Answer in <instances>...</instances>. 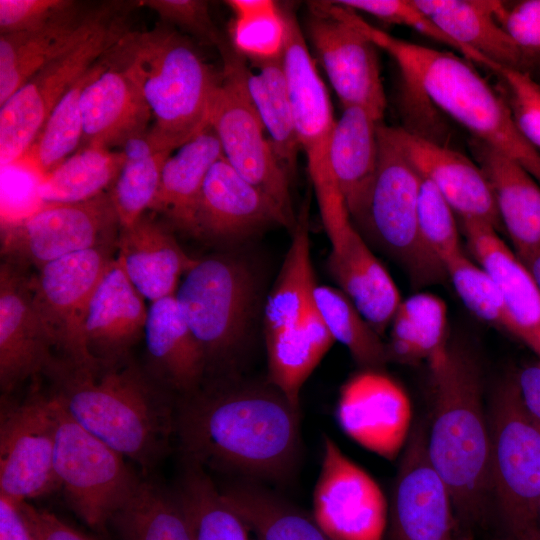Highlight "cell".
Masks as SVG:
<instances>
[{
	"instance_id": "cell-1",
	"label": "cell",
	"mask_w": 540,
	"mask_h": 540,
	"mask_svg": "<svg viewBox=\"0 0 540 540\" xmlns=\"http://www.w3.org/2000/svg\"><path fill=\"white\" fill-rule=\"evenodd\" d=\"M175 439L182 462L206 471L285 480L299 460L300 408L268 381L206 379L177 398Z\"/></svg>"
},
{
	"instance_id": "cell-2",
	"label": "cell",
	"mask_w": 540,
	"mask_h": 540,
	"mask_svg": "<svg viewBox=\"0 0 540 540\" xmlns=\"http://www.w3.org/2000/svg\"><path fill=\"white\" fill-rule=\"evenodd\" d=\"M46 375L63 411L145 474L169 452L177 397L128 356L87 366L57 358Z\"/></svg>"
},
{
	"instance_id": "cell-3",
	"label": "cell",
	"mask_w": 540,
	"mask_h": 540,
	"mask_svg": "<svg viewBox=\"0 0 540 540\" xmlns=\"http://www.w3.org/2000/svg\"><path fill=\"white\" fill-rule=\"evenodd\" d=\"M428 366L433 391L428 457L450 493L456 520L470 525L481 519L492 495L480 366L470 350L456 344H448Z\"/></svg>"
},
{
	"instance_id": "cell-4",
	"label": "cell",
	"mask_w": 540,
	"mask_h": 540,
	"mask_svg": "<svg viewBox=\"0 0 540 540\" xmlns=\"http://www.w3.org/2000/svg\"><path fill=\"white\" fill-rule=\"evenodd\" d=\"M346 18L397 64L406 92L433 103L540 183V152L518 129L505 98L465 58L399 39L345 8Z\"/></svg>"
},
{
	"instance_id": "cell-5",
	"label": "cell",
	"mask_w": 540,
	"mask_h": 540,
	"mask_svg": "<svg viewBox=\"0 0 540 540\" xmlns=\"http://www.w3.org/2000/svg\"><path fill=\"white\" fill-rule=\"evenodd\" d=\"M139 86L151 112L150 141L174 151L208 125L219 73L192 42L164 23L127 31L110 50Z\"/></svg>"
},
{
	"instance_id": "cell-6",
	"label": "cell",
	"mask_w": 540,
	"mask_h": 540,
	"mask_svg": "<svg viewBox=\"0 0 540 540\" xmlns=\"http://www.w3.org/2000/svg\"><path fill=\"white\" fill-rule=\"evenodd\" d=\"M254 276L232 255L197 259L175 298L206 360V379L231 377L255 303Z\"/></svg>"
},
{
	"instance_id": "cell-7",
	"label": "cell",
	"mask_w": 540,
	"mask_h": 540,
	"mask_svg": "<svg viewBox=\"0 0 540 540\" xmlns=\"http://www.w3.org/2000/svg\"><path fill=\"white\" fill-rule=\"evenodd\" d=\"M379 159L366 206L352 221L371 242L407 273L415 287L446 278L444 267L424 247L418 229L422 176L405 156L392 127H378Z\"/></svg>"
},
{
	"instance_id": "cell-8",
	"label": "cell",
	"mask_w": 540,
	"mask_h": 540,
	"mask_svg": "<svg viewBox=\"0 0 540 540\" xmlns=\"http://www.w3.org/2000/svg\"><path fill=\"white\" fill-rule=\"evenodd\" d=\"M127 3L101 4L97 19L77 42L30 77L0 109V163L24 156L56 104L126 33Z\"/></svg>"
},
{
	"instance_id": "cell-9",
	"label": "cell",
	"mask_w": 540,
	"mask_h": 540,
	"mask_svg": "<svg viewBox=\"0 0 540 540\" xmlns=\"http://www.w3.org/2000/svg\"><path fill=\"white\" fill-rule=\"evenodd\" d=\"M282 9L286 21L283 61L298 141L307 160L322 223L333 243L353 227L330 163L335 119L329 94L296 17L291 10Z\"/></svg>"
},
{
	"instance_id": "cell-10",
	"label": "cell",
	"mask_w": 540,
	"mask_h": 540,
	"mask_svg": "<svg viewBox=\"0 0 540 540\" xmlns=\"http://www.w3.org/2000/svg\"><path fill=\"white\" fill-rule=\"evenodd\" d=\"M490 481L507 532L536 525L540 504V426L515 375L493 391L488 412Z\"/></svg>"
},
{
	"instance_id": "cell-11",
	"label": "cell",
	"mask_w": 540,
	"mask_h": 540,
	"mask_svg": "<svg viewBox=\"0 0 540 540\" xmlns=\"http://www.w3.org/2000/svg\"><path fill=\"white\" fill-rule=\"evenodd\" d=\"M219 73L209 124L217 134L224 158L249 183L270 197L293 226L290 177L277 160L246 87L244 57L224 43L219 48Z\"/></svg>"
},
{
	"instance_id": "cell-12",
	"label": "cell",
	"mask_w": 540,
	"mask_h": 540,
	"mask_svg": "<svg viewBox=\"0 0 540 540\" xmlns=\"http://www.w3.org/2000/svg\"><path fill=\"white\" fill-rule=\"evenodd\" d=\"M124 459L56 403L55 473L69 506L93 529H105L141 480Z\"/></svg>"
},
{
	"instance_id": "cell-13",
	"label": "cell",
	"mask_w": 540,
	"mask_h": 540,
	"mask_svg": "<svg viewBox=\"0 0 540 540\" xmlns=\"http://www.w3.org/2000/svg\"><path fill=\"white\" fill-rule=\"evenodd\" d=\"M118 228L108 192L84 202H44L5 226L2 254L41 268L64 256L104 246Z\"/></svg>"
},
{
	"instance_id": "cell-14",
	"label": "cell",
	"mask_w": 540,
	"mask_h": 540,
	"mask_svg": "<svg viewBox=\"0 0 540 540\" xmlns=\"http://www.w3.org/2000/svg\"><path fill=\"white\" fill-rule=\"evenodd\" d=\"M56 403L34 392L21 401L2 398L0 495L28 502L60 489L54 469Z\"/></svg>"
},
{
	"instance_id": "cell-15",
	"label": "cell",
	"mask_w": 540,
	"mask_h": 540,
	"mask_svg": "<svg viewBox=\"0 0 540 540\" xmlns=\"http://www.w3.org/2000/svg\"><path fill=\"white\" fill-rule=\"evenodd\" d=\"M112 259L104 246L73 253L39 268L30 280L33 302L58 359L87 366L96 360L85 338V322L92 295Z\"/></svg>"
},
{
	"instance_id": "cell-16",
	"label": "cell",
	"mask_w": 540,
	"mask_h": 540,
	"mask_svg": "<svg viewBox=\"0 0 540 540\" xmlns=\"http://www.w3.org/2000/svg\"><path fill=\"white\" fill-rule=\"evenodd\" d=\"M310 41L343 108L359 106L379 121L386 109L378 47L334 1L310 3Z\"/></svg>"
},
{
	"instance_id": "cell-17",
	"label": "cell",
	"mask_w": 540,
	"mask_h": 540,
	"mask_svg": "<svg viewBox=\"0 0 540 540\" xmlns=\"http://www.w3.org/2000/svg\"><path fill=\"white\" fill-rule=\"evenodd\" d=\"M312 517L331 540H383L386 528L387 502L379 485L328 436Z\"/></svg>"
},
{
	"instance_id": "cell-18",
	"label": "cell",
	"mask_w": 540,
	"mask_h": 540,
	"mask_svg": "<svg viewBox=\"0 0 540 540\" xmlns=\"http://www.w3.org/2000/svg\"><path fill=\"white\" fill-rule=\"evenodd\" d=\"M427 425L411 428L395 477L389 540H457L450 493L427 452Z\"/></svg>"
},
{
	"instance_id": "cell-19",
	"label": "cell",
	"mask_w": 540,
	"mask_h": 540,
	"mask_svg": "<svg viewBox=\"0 0 540 540\" xmlns=\"http://www.w3.org/2000/svg\"><path fill=\"white\" fill-rule=\"evenodd\" d=\"M336 417L351 439L387 460L404 449L412 428L406 392L375 369H364L343 384Z\"/></svg>"
},
{
	"instance_id": "cell-20",
	"label": "cell",
	"mask_w": 540,
	"mask_h": 540,
	"mask_svg": "<svg viewBox=\"0 0 540 540\" xmlns=\"http://www.w3.org/2000/svg\"><path fill=\"white\" fill-rule=\"evenodd\" d=\"M54 343L33 302L30 281L12 266L0 269V388L2 397L54 365Z\"/></svg>"
},
{
	"instance_id": "cell-21",
	"label": "cell",
	"mask_w": 540,
	"mask_h": 540,
	"mask_svg": "<svg viewBox=\"0 0 540 540\" xmlns=\"http://www.w3.org/2000/svg\"><path fill=\"white\" fill-rule=\"evenodd\" d=\"M272 224L294 228L270 197L245 180L224 156L218 159L205 178L190 235L237 241Z\"/></svg>"
},
{
	"instance_id": "cell-22",
	"label": "cell",
	"mask_w": 540,
	"mask_h": 540,
	"mask_svg": "<svg viewBox=\"0 0 540 540\" xmlns=\"http://www.w3.org/2000/svg\"><path fill=\"white\" fill-rule=\"evenodd\" d=\"M392 129L405 156L438 189L459 221L502 227L490 184L475 161L403 127Z\"/></svg>"
},
{
	"instance_id": "cell-23",
	"label": "cell",
	"mask_w": 540,
	"mask_h": 540,
	"mask_svg": "<svg viewBox=\"0 0 540 540\" xmlns=\"http://www.w3.org/2000/svg\"><path fill=\"white\" fill-rule=\"evenodd\" d=\"M110 50L103 55L98 71L81 94L80 147H122L130 138L150 129L151 112L139 86Z\"/></svg>"
},
{
	"instance_id": "cell-24",
	"label": "cell",
	"mask_w": 540,
	"mask_h": 540,
	"mask_svg": "<svg viewBox=\"0 0 540 540\" xmlns=\"http://www.w3.org/2000/svg\"><path fill=\"white\" fill-rule=\"evenodd\" d=\"M469 251L497 285L507 332L540 359V289L533 276L490 224L459 221Z\"/></svg>"
},
{
	"instance_id": "cell-25",
	"label": "cell",
	"mask_w": 540,
	"mask_h": 540,
	"mask_svg": "<svg viewBox=\"0 0 540 540\" xmlns=\"http://www.w3.org/2000/svg\"><path fill=\"white\" fill-rule=\"evenodd\" d=\"M145 298L112 259L90 300L85 322L88 351L95 360L128 356L130 347L144 334L148 308Z\"/></svg>"
},
{
	"instance_id": "cell-26",
	"label": "cell",
	"mask_w": 540,
	"mask_h": 540,
	"mask_svg": "<svg viewBox=\"0 0 540 540\" xmlns=\"http://www.w3.org/2000/svg\"><path fill=\"white\" fill-rule=\"evenodd\" d=\"M148 372L177 398L206 378L203 350L184 319L175 295L151 302L144 330Z\"/></svg>"
},
{
	"instance_id": "cell-27",
	"label": "cell",
	"mask_w": 540,
	"mask_h": 540,
	"mask_svg": "<svg viewBox=\"0 0 540 540\" xmlns=\"http://www.w3.org/2000/svg\"><path fill=\"white\" fill-rule=\"evenodd\" d=\"M326 266L339 289L382 336L402 299L394 280L355 226L331 244Z\"/></svg>"
},
{
	"instance_id": "cell-28",
	"label": "cell",
	"mask_w": 540,
	"mask_h": 540,
	"mask_svg": "<svg viewBox=\"0 0 540 540\" xmlns=\"http://www.w3.org/2000/svg\"><path fill=\"white\" fill-rule=\"evenodd\" d=\"M469 145L490 184L514 252L521 256L540 248V183L522 165L490 145L475 138Z\"/></svg>"
},
{
	"instance_id": "cell-29",
	"label": "cell",
	"mask_w": 540,
	"mask_h": 540,
	"mask_svg": "<svg viewBox=\"0 0 540 540\" xmlns=\"http://www.w3.org/2000/svg\"><path fill=\"white\" fill-rule=\"evenodd\" d=\"M117 259L141 295L154 302L175 295L179 278L197 261L161 223L142 215L120 228Z\"/></svg>"
},
{
	"instance_id": "cell-30",
	"label": "cell",
	"mask_w": 540,
	"mask_h": 540,
	"mask_svg": "<svg viewBox=\"0 0 540 540\" xmlns=\"http://www.w3.org/2000/svg\"><path fill=\"white\" fill-rule=\"evenodd\" d=\"M101 5L75 4L37 29L0 36V105L39 69L82 38L98 17Z\"/></svg>"
},
{
	"instance_id": "cell-31",
	"label": "cell",
	"mask_w": 540,
	"mask_h": 540,
	"mask_svg": "<svg viewBox=\"0 0 540 540\" xmlns=\"http://www.w3.org/2000/svg\"><path fill=\"white\" fill-rule=\"evenodd\" d=\"M444 33L498 66L535 76L540 66L516 44L496 18L495 0H412ZM536 77V76H535Z\"/></svg>"
},
{
	"instance_id": "cell-32",
	"label": "cell",
	"mask_w": 540,
	"mask_h": 540,
	"mask_svg": "<svg viewBox=\"0 0 540 540\" xmlns=\"http://www.w3.org/2000/svg\"><path fill=\"white\" fill-rule=\"evenodd\" d=\"M381 121L359 106L343 108L330 139V163L351 221L364 210L379 159Z\"/></svg>"
},
{
	"instance_id": "cell-33",
	"label": "cell",
	"mask_w": 540,
	"mask_h": 540,
	"mask_svg": "<svg viewBox=\"0 0 540 540\" xmlns=\"http://www.w3.org/2000/svg\"><path fill=\"white\" fill-rule=\"evenodd\" d=\"M222 156L219 138L209 124L169 156L150 210L161 213L190 234L205 178Z\"/></svg>"
},
{
	"instance_id": "cell-34",
	"label": "cell",
	"mask_w": 540,
	"mask_h": 540,
	"mask_svg": "<svg viewBox=\"0 0 540 540\" xmlns=\"http://www.w3.org/2000/svg\"><path fill=\"white\" fill-rule=\"evenodd\" d=\"M334 342L313 303L298 323L265 335L267 381L300 408L304 383Z\"/></svg>"
},
{
	"instance_id": "cell-35",
	"label": "cell",
	"mask_w": 540,
	"mask_h": 540,
	"mask_svg": "<svg viewBox=\"0 0 540 540\" xmlns=\"http://www.w3.org/2000/svg\"><path fill=\"white\" fill-rule=\"evenodd\" d=\"M316 287L306 205L297 216L290 246L265 303V335L298 323L314 303Z\"/></svg>"
},
{
	"instance_id": "cell-36",
	"label": "cell",
	"mask_w": 540,
	"mask_h": 540,
	"mask_svg": "<svg viewBox=\"0 0 540 540\" xmlns=\"http://www.w3.org/2000/svg\"><path fill=\"white\" fill-rule=\"evenodd\" d=\"M257 71H246V87L259 115L274 154L290 179L301 151L284 68L283 56L254 63Z\"/></svg>"
},
{
	"instance_id": "cell-37",
	"label": "cell",
	"mask_w": 540,
	"mask_h": 540,
	"mask_svg": "<svg viewBox=\"0 0 540 540\" xmlns=\"http://www.w3.org/2000/svg\"><path fill=\"white\" fill-rule=\"evenodd\" d=\"M220 490L257 540H331L312 516L252 480Z\"/></svg>"
},
{
	"instance_id": "cell-38",
	"label": "cell",
	"mask_w": 540,
	"mask_h": 540,
	"mask_svg": "<svg viewBox=\"0 0 540 540\" xmlns=\"http://www.w3.org/2000/svg\"><path fill=\"white\" fill-rule=\"evenodd\" d=\"M390 326L388 361L428 363L449 344L447 306L431 293H417L402 300Z\"/></svg>"
},
{
	"instance_id": "cell-39",
	"label": "cell",
	"mask_w": 540,
	"mask_h": 540,
	"mask_svg": "<svg viewBox=\"0 0 540 540\" xmlns=\"http://www.w3.org/2000/svg\"><path fill=\"white\" fill-rule=\"evenodd\" d=\"M111 522L122 540H193L175 490L148 479L139 481Z\"/></svg>"
},
{
	"instance_id": "cell-40",
	"label": "cell",
	"mask_w": 540,
	"mask_h": 540,
	"mask_svg": "<svg viewBox=\"0 0 540 540\" xmlns=\"http://www.w3.org/2000/svg\"><path fill=\"white\" fill-rule=\"evenodd\" d=\"M124 162L122 150L104 146L80 147L39 180L43 202L77 203L96 198L112 187Z\"/></svg>"
},
{
	"instance_id": "cell-41",
	"label": "cell",
	"mask_w": 540,
	"mask_h": 540,
	"mask_svg": "<svg viewBox=\"0 0 540 540\" xmlns=\"http://www.w3.org/2000/svg\"><path fill=\"white\" fill-rule=\"evenodd\" d=\"M121 148L124 162L108 193L124 228L150 209L172 151L156 147L148 132L130 138Z\"/></svg>"
},
{
	"instance_id": "cell-42",
	"label": "cell",
	"mask_w": 540,
	"mask_h": 540,
	"mask_svg": "<svg viewBox=\"0 0 540 540\" xmlns=\"http://www.w3.org/2000/svg\"><path fill=\"white\" fill-rule=\"evenodd\" d=\"M175 492L189 521L193 540H250L249 529L206 470L183 462Z\"/></svg>"
},
{
	"instance_id": "cell-43",
	"label": "cell",
	"mask_w": 540,
	"mask_h": 540,
	"mask_svg": "<svg viewBox=\"0 0 540 540\" xmlns=\"http://www.w3.org/2000/svg\"><path fill=\"white\" fill-rule=\"evenodd\" d=\"M102 57L56 104L39 134L15 167L34 174L40 180L80 147L83 136L80 98L84 87L98 71Z\"/></svg>"
},
{
	"instance_id": "cell-44",
	"label": "cell",
	"mask_w": 540,
	"mask_h": 540,
	"mask_svg": "<svg viewBox=\"0 0 540 540\" xmlns=\"http://www.w3.org/2000/svg\"><path fill=\"white\" fill-rule=\"evenodd\" d=\"M314 303L335 342L343 344L357 364L379 370L388 362L381 336L339 288L317 285Z\"/></svg>"
},
{
	"instance_id": "cell-45",
	"label": "cell",
	"mask_w": 540,
	"mask_h": 540,
	"mask_svg": "<svg viewBox=\"0 0 540 540\" xmlns=\"http://www.w3.org/2000/svg\"><path fill=\"white\" fill-rule=\"evenodd\" d=\"M234 13L233 48L254 63L283 56L286 21L281 6L271 0H229Z\"/></svg>"
},
{
	"instance_id": "cell-46",
	"label": "cell",
	"mask_w": 540,
	"mask_h": 540,
	"mask_svg": "<svg viewBox=\"0 0 540 540\" xmlns=\"http://www.w3.org/2000/svg\"><path fill=\"white\" fill-rule=\"evenodd\" d=\"M444 269L465 307L480 320L507 332L504 304L487 271L463 251L448 258Z\"/></svg>"
},
{
	"instance_id": "cell-47",
	"label": "cell",
	"mask_w": 540,
	"mask_h": 540,
	"mask_svg": "<svg viewBox=\"0 0 540 540\" xmlns=\"http://www.w3.org/2000/svg\"><path fill=\"white\" fill-rule=\"evenodd\" d=\"M335 2L355 12L369 14L385 23L409 27L433 41L448 46L468 61L492 72L498 66L481 54L453 40L428 15L417 8L412 0H340Z\"/></svg>"
},
{
	"instance_id": "cell-48",
	"label": "cell",
	"mask_w": 540,
	"mask_h": 540,
	"mask_svg": "<svg viewBox=\"0 0 540 540\" xmlns=\"http://www.w3.org/2000/svg\"><path fill=\"white\" fill-rule=\"evenodd\" d=\"M418 229L424 247L443 267L448 258L462 251L453 209L423 177L418 200Z\"/></svg>"
},
{
	"instance_id": "cell-49",
	"label": "cell",
	"mask_w": 540,
	"mask_h": 540,
	"mask_svg": "<svg viewBox=\"0 0 540 540\" xmlns=\"http://www.w3.org/2000/svg\"><path fill=\"white\" fill-rule=\"evenodd\" d=\"M493 73L503 84V97L518 129L540 152V82L530 73L503 66Z\"/></svg>"
},
{
	"instance_id": "cell-50",
	"label": "cell",
	"mask_w": 540,
	"mask_h": 540,
	"mask_svg": "<svg viewBox=\"0 0 540 540\" xmlns=\"http://www.w3.org/2000/svg\"><path fill=\"white\" fill-rule=\"evenodd\" d=\"M154 11L162 23L176 26L199 40L220 48L225 42L209 13L208 3L202 0H144L137 1Z\"/></svg>"
},
{
	"instance_id": "cell-51",
	"label": "cell",
	"mask_w": 540,
	"mask_h": 540,
	"mask_svg": "<svg viewBox=\"0 0 540 540\" xmlns=\"http://www.w3.org/2000/svg\"><path fill=\"white\" fill-rule=\"evenodd\" d=\"M496 18L522 51L540 66V0L498 1Z\"/></svg>"
},
{
	"instance_id": "cell-52",
	"label": "cell",
	"mask_w": 540,
	"mask_h": 540,
	"mask_svg": "<svg viewBox=\"0 0 540 540\" xmlns=\"http://www.w3.org/2000/svg\"><path fill=\"white\" fill-rule=\"evenodd\" d=\"M73 0H0L1 34L37 29L57 18Z\"/></svg>"
},
{
	"instance_id": "cell-53",
	"label": "cell",
	"mask_w": 540,
	"mask_h": 540,
	"mask_svg": "<svg viewBox=\"0 0 540 540\" xmlns=\"http://www.w3.org/2000/svg\"><path fill=\"white\" fill-rule=\"evenodd\" d=\"M25 521L35 540H92L54 513L20 502Z\"/></svg>"
},
{
	"instance_id": "cell-54",
	"label": "cell",
	"mask_w": 540,
	"mask_h": 540,
	"mask_svg": "<svg viewBox=\"0 0 540 540\" xmlns=\"http://www.w3.org/2000/svg\"><path fill=\"white\" fill-rule=\"evenodd\" d=\"M0 540H35L30 531L20 502L0 495Z\"/></svg>"
},
{
	"instance_id": "cell-55",
	"label": "cell",
	"mask_w": 540,
	"mask_h": 540,
	"mask_svg": "<svg viewBox=\"0 0 540 540\" xmlns=\"http://www.w3.org/2000/svg\"><path fill=\"white\" fill-rule=\"evenodd\" d=\"M515 379L527 411L540 426V359L524 366Z\"/></svg>"
},
{
	"instance_id": "cell-56",
	"label": "cell",
	"mask_w": 540,
	"mask_h": 540,
	"mask_svg": "<svg viewBox=\"0 0 540 540\" xmlns=\"http://www.w3.org/2000/svg\"><path fill=\"white\" fill-rule=\"evenodd\" d=\"M518 257L527 267L540 289V248Z\"/></svg>"
},
{
	"instance_id": "cell-57",
	"label": "cell",
	"mask_w": 540,
	"mask_h": 540,
	"mask_svg": "<svg viewBox=\"0 0 540 540\" xmlns=\"http://www.w3.org/2000/svg\"><path fill=\"white\" fill-rule=\"evenodd\" d=\"M507 540H540V528L536 525L507 532Z\"/></svg>"
},
{
	"instance_id": "cell-58",
	"label": "cell",
	"mask_w": 540,
	"mask_h": 540,
	"mask_svg": "<svg viewBox=\"0 0 540 540\" xmlns=\"http://www.w3.org/2000/svg\"><path fill=\"white\" fill-rule=\"evenodd\" d=\"M457 540H473L470 535L459 534Z\"/></svg>"
},
{
	"instance_id": "cell-59",
	"label": "cell",
	"mask_w": 540,
	"mask_h": 540,
	"mask_svg": "<svg viewBox=\"0 0 540 540\" xmlns=\"http://www.w3.org/2000/svg\"><path fill=\"white\" fill-rule=\"evenodd\" d=\"M536 526L540 528V504L537 512Z\"/></svg>"
}]
</instances>
